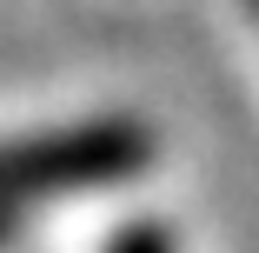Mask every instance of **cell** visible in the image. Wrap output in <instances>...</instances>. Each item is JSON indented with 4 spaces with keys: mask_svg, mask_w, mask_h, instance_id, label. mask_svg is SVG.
I'll return each instance as SVG.
<instances>
[{
    "mask_svg": "<svg viewBox=\"0 0 259 253\" xmlns=\"http://www.w3.org/2000/svg\"><path fill=\"white\" fill-rule=\"evenodd\" d=\"M153 147L160 140L140 120H80V127L0 140V207L20 213V200H54V193L133 180L153 167Z\"/></svg>",
    "mask_w": 259,
    "mask_h": 253,
    "instance_id": "cell-1",
    "label": "cell"
},
{
    "mask_svg": "<svg viewBox=\"0 0 259 253\" xmlns=\"http://www.w3.org/2000/svg\"><path fill=\"white\" fill-rule=\"evenodd\" d=\"M107 253H173V233L160 227V220H133V227H120L113 233V246Z\"/></svg>",
    "mask_w": 259,
    "mask_h": 253,
    "instance_id": "cell-2",
    "label": "cell"
},
{
    "mask_svg": "<svg viewBox=\"0 0 259 253\" xmlns=\"http://www.w3.org/2000/svg\"><path fill=\"white\" fill-rule=\"evenodd\" d=\"M252 20H259V0H252Z\"/></svg>",
    "mask_w": 259,
    "mask_h": 253,
    "instance_id": "cell-3",
    "label": "cell"
}]
</instances>
